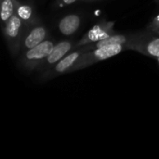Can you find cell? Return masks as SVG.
Here are the masks:
<instances>
[{
  "label": "cell",
  "instance_id": "3957f363",
  "mask_svg": "<svg viewBox=\"0 0 159 159\" xmlns=\"http://www.w3.org/2000/svg\"><path fill=\"white\" fill-rule=\"evenodd\" d=\"M122 50V45L121 44H112V45H106L102 48H98L94 51V55L99 60H106L108 58L114 57L117 54H119Z\"/></svg>",
  "mask_w": 159,
  "mask_h": 159
},
{
  "label": "cell",
  "instance_id": "9c48e42d",
  "mask_svg": "<svg viewBox=\"0 0 159 159\" xmlns=\"http://www.w3.org/2000/svg\"><path fill=\"white\" fill-rule=\"evenodd\" d=\"M126 42V38L123 35H114V36H109L104 39H102L98 44L97 48H102L106 45H112V44H124Z\"/></svg>",
  "mask_w": 159,
  "mask_h": 159
},
{
  "label": "cell",
  "instance_id": "7c38bea8",
  "mask_svg": "<svg viewBox=\"0 0 159 159\" xmlns=\"http://www.w3.org/2000/svg\"><path fill=\"white\" fill-rule=\"evenodd\" d=\"M65 4H72V3H74L75 1H76V0H62Z\"/></svg>",
  "mask_w": 159,
  "mask_h": 159
},
{
  "label": "cell",
  "instance_id": "30bf717a",
  "mask_svg": "<svg viewBox=\"0 0 159 159\" xmlns=\"http://www.w3.org/2000/svg\"><path fill=\"white\" fill-rule=\"evenodd\" d=\"M147 52L154 56V57H157L159 59V38L157 39H154L152 40L148 45H147Z\"/></svg>",
  "mask_w": 159,
  "mask_h": 159
},
{
  "label": "cell",
  "instance_id": "8992f818",
  "mask_svg": "<svg viewBox=\"0 0 159 159\" xmlns=\"http://www.w3.org/2000/svg\"><path fill=\"white\" fill-rule=\"evenodd\" d=\"M21 26V20L20 18L15 15H12L9 20L7 22V26H6V32L7 34L9 37H16L19 34V31L20 29Z\"/></svg>",
  "mask_w": 159,
  "mask_h": 159
},
{
  "label": "cell",
  "instance_id": "277c9868",
  "mask_svg": "<svg viewBox=\"0 0 159 159\" xmlns=\"http://www.w3.org/2000/svg\"><path fill=\"white\" fill-rule=\"evenodd\" d=\"M45 36H46V30L44 27H36L33 29L25 38L24 41L25 47L30 49L37 46L38 44L44 41Z\"/></svg>",
  "mask_w": 159,
  "mask_h": 159
},
{
  "label": "cell",
  "instance_id": "ba28073f",
  "mask_svg": "<svg viewBox=\"0 0 159 159\" xmlns=\"http://www.w3.org/2000/svg\"><path fill=\"white\" fill-rule=\"evenodd\" d=\"M13 15V3L11 0H4L1 5V19L7 21Z\"/></svg>",
  "mask_w": 159,
  "mask_h": 159
},
{
  "label": "cell",
  "instance_id": "5b68a950",
  "mask_svg": "<svg viewBox=\"0 0 159 159\" xmlns=\"http://www.w3.org/2000/svg\"><path fill=\"white\" fill-rule=\"evenodd\" d=\"M71 49V44L69 42L63 41L54 46L51 53L48 56V61L49 63H55L59 61L69 50Z\"/></svg>",
  "mask_w": 159,
  "mask_h": 159
},
{
  "label": "cell",
  "instance_id": "8fae6325",
  "mask_svg": "<svg viewBox=\"0 0 159 159\" xmlns=\"http://www.w3.org/2000/svg\"><path fill=\"white\" fill-rule=\"evenodd\" d=\"M18 15L22 20H28L32 15V8L29 6H20L18 8Z\"/></svg>",
  "mask_w": 159,
  "mask_h": 159
},
{
  "label": "cell",
  "instance_id": "6da1fadb",
  "mask_svg": "<svg viewBox=\"0 0 159 159\" xmlns=\"http://www.w3.org/2000/svg\"><path fill=\"white\" fill-rule=\"evenodd\" d=\"M53 48H54V45L51 41H48V40L43 41L37 46L30 48L28 52L26 53V57L29 60H40V59L46 58L51 53Z\"/></svg>",
  "mask_w": 159,
  "mask_h": 159
},
{
  "label": "cell",
  "instance_id": "7a4b0ae2",
  "mask_svg": "<svg viewBox=\"0 0 159 159\" xmlns=\"http://www.w3.org/2000/svg\"><path fill=\"white\" fill-rule=\"evenodd\" d=\"M80 25V18L76 15H69L64 17L59 24L60 31L65 34L69 35L74 34Z\"/></svg>",
  "mask_w": 159,
  "mask_h": 159
},
{
  "label": "cell",
  "instance_id": "52a82bcc",
  "mask_svg": "<svg viewBox=\"0 0 159 159\" xmlns=\"http://www.w3.org/2000/svg\"><path fill=\"white\" fill-rule=\"evenodd\" d=\"M78 56H79V54H78L77 52H75V53H72V54L68 55L67 57L63 58V59H62L61 61H60V62L57 64L56 70H57L58 72H63V71H65L66 69H68L70 66L73 65V63L75 61V60L78 58Z\"/></svg>",
  "mask_w": 159,
  "mask_h": 159
}]
</instances>
